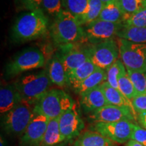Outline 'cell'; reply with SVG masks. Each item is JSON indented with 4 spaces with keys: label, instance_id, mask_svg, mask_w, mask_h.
Listing matches in <instances>:
<instances>
[{
    "label": "cell",
    "instance_id": "obj_1",
    "mask_svg": "<svg viewBox=\"0 0 146 146\" xmlns=\"http://www.w3.org/2000/svg\"><path fill=\"white\" fill-rule=\"evenodd\" d=\"M48 25V18L42 9L25 12L16 18L12 26V39L24 43L39 39L46 33Z\"/></svg>",
    "mask_w": 146,
    "mask_h": 146
},
{
    "label": "cell",
    "instance_id": "obj_2",
    "mask_svg": "<svg viewBox=\"0 0 146 146\" xmlns=\"http://www.w3.org/2000/svg\"><path fill=\"white\" fill-rule=\"evenodd\" d=\"M50 33L54 41L58 45L70 44L85 39L83 26L75 16L65 10L54 18Z\"/></svg>",
    "mask_w": 146,
    "mask_h": 146
},
{
    "label": "cell",
    "instance_id": "obj_3",
    "mask_svg": "<svg viewBox=\"0 0 146 146\" xmlns=\"http://www.w3.org/2000/svg\"><path fill=\"white\" fill-rule=\"evenodd\" d=\"M24 101L35 106L53 84L47 70L24 75L13 83Z\"/></svg>",
    "mask_w": 146,
    "mask_h": 146
},
{
    "label": "cell",
    "instance_id": "obj_4",
    "mask_svg": "<svg viewBox=\"0 0 146 146\" xmlns=\"http://www.w3.org/2000/svg\"><path fill=\"white\" fill-rule=\"evenodd\" d=\"M74 104L71 97L62 89H50L36 102L34 112L54 119L60 117Z\"/></svg>",
    "mask_w": 146,
    "mask_h": 146
},
{
    "label": "cell",
    "instance_id": "obj_5",
    "mask_svg": "<svg viewBox=\"0 0 146 146\" xmlns=\"http://www.w3.org/2000/svg\"><path fill=\"white\" fill-rule=\"evenodd\" d=\"M34 106L23 100L15 108L1 115V127L12 137H21L26 130L34 115Z\"/></svg>",
    "mask_w": 146,
    "mask_h": 146
},
{
    "label": "cell",
    "instance_id": "obj_6",
    "mask_svg": "<svg viewBox=\"0 0 146 146\" xmlns=\"http://www.w3.org/2000/svg\"><path fill=\"white\" fill-rule=\"evenodd\" d=\"M45 65L43 52L36 47L25 48L16 54L5 68V77L14 78L27 71L42 68Z\"/></svg>",
    "mask_w": 146,
    "mask_h": 146
},
{
    "label": "cell",
    "instance_id": "obj_7",
    "mask_svg": "<svg viewBox=\"0 0 146 146\" xmlns=\"http://www.w3.org/2000/svg\"><path fill=\"white\" fill-rule=\"evenodd\" d=\"M120 58L127 70L146 72V43L118 39Z\"/></svg>",
    "mask_w": 146,
    "mask_h": 146
},
{
    "label": "cell",
    "instance_id": "obj_8",
    "mask_svg": "<svg viewBox=\"0 0 146 146\" xmlns=\"http://www.w3.org/2000/svg\"><path fill=\"white\" fill-rule=\"evenodd\" d=\"M135 124L129 120L93 123L90 130L97 131L115 143L123 144L131 139Z\"/></svg>",
    "mask_w": 146,
    "mask_h": 146
},
{
    "label": "cell",
    "instance_id": "obj_9",
    "mask_svg": "<svg viewBox=\"0 0 146 146\" xmlns=\"http://www.w3.org/2000/svg\"><path fill=\"white\" fill-rule=\"evenodd\" d=\"M91 60L98 68L106 71L118 60L119 47L114 39L89 46Z\"/></svg>",
    "mask_w": 146,
    "mask_h": 146
},
{
    "label": "cell",
    "instance_id": "obj_10",
    "mask_svg": "<svg viewBox=\"0 0 146 146\" xmlns=\"http://www.w3.org/2000/svg\"><path fill=\"white\" fill-rule=\"evenodd\" d=\"M138 115L127 107L108 104L88 114L87 120L91 123H114L120 120L136 121Z\"/></svg>",
    "mask_w": 146,
    "mask_h": 146
},
{
    "label": "cell",
    "instance_id": "obj_11",
    "mask_svg": "<svg viewBox=\"0 0 146 146\" xmlns=\"http://www.w3.org/2000/svg\"><path fill=\"white\" fill-rule=\"evenodd\" d=\"M123 24H116L97 19L88 24L84 28L85 39L89 43L97 44L107 40L114 39L119 31L123 28Z\"/></svg>",
    "mask_w": 146,
    "mask_h": 146
},
{
    "label": "cell",
    "instance_id": "obj_12",
    "mask_svg": "<svg viewBox=\"0 0 146 146\" xmlns=\"http://www.w3.org/2000/svg\"><path fill=\"white\" fill-rule=\"evenodd\" d=\"M60 129L66 141L77 138L85 129V123L81 118L76 104L60 116Z\"/></svg>",
    "mask_w": 146,
    "mask_h": 146
},
{
    "label": "cell",
    "instance_id": "obj_13",
    "mask_svg": "<svg viewBox=\"0 0 146 146\" xmlns=\"http://www.w3.org/2000/svg\"><path fill=\"white\" fill-rule=\"evenodd\" d=\"M50 120L44 115L34 112L30 123L20 137L18 146H40Z\"/></svg>",
    "mask_w": 146,
    "mask_h": 146
},
{
    "label": "cell",
    "instance_id": "obj_14",
    "mask_svg": "<svg viewBox=\"0 0 146 146\" xmlns=\"http://www.w3.org/2000/svg\"><path fill=\"white\" fill-rule=\"evenodd\" d=\"M60 56L68 76L71 72L91 59L89 46L83 48L74 47L69 50L68 52L60 54Z\"/></svg>",
    "mask_w": 146,
    "mask_h": 146
},
{
    "label": "cell",
    "instance_id": "obj_15",
    "mask_svg": "<svg viewBox=\"0 0 146 146\" xmlns=\"http://www.w3.org/2000/svg\"><path fill=\"white\" fill-rule=\"evenodd\" d=\"M108 104L100 87H97L80 95V105L83 112L89 114Z\"/></svg>",
    "mask_w": 146,
    "mask_h": 146
},
{
    "label": "cell",
    "instance_id": "obj_16",
    "mask_svg": "<svg viewBox=\"0 0 146 146\" xmlns=\"http://www.w3.org/2000/svg\"><path fill=\"white\" fill-rule=\"evenodd\" d=\"M23 98L14 83L1 85L0 89V112L7 113L23 101Z\"/></svg>",
    "mask_w": 146,
    "mask_h": 146
},
{
    "label": "cell",
    "instance_id": "obj_17",
    "mask_svg": "<svg viewBox=\"0 0 146 146\" xmlns=\"http://www.w3.org/2000/svg\"><path fill=\"white\" fill-rule=\"evenodd\" d=\"M47 72L51 81L54 85L60 88H64L70 85L68 76L66 72L65 67L58 53L54 55L50 60Z\"/></svg>",
    "mask_w": 146,
    "mask_h": 146
},
{
    "label": "cell",
    "instance_id": "obj_18",
    "mask_svg": "<svg viewBox=\"0 0 146 146\" xmlns=\"http://www.w3.org/2000/svg\"><path fill=\"white\" fill-rule=\"evenodd\" d=\"M73 146H116V143L97 131L89 130L76 139Z\"/></svg>",
    "mask_w": 146,
    "mask_h": 146
},
{
    "label": "cell",
    "instance_id": "obj_19",
    "mask_svg": "<svg viewBox=\"0 0 146 146\" xmlns=\"http://www.w3.org/2000/svg\"><path fill=\"white\" fill-rule=\"evenodd\" d=\"M102 91H103L104 96L109 104L118 106L127 107L133 112H135L133 108L132 102L125 97L117 89L111 86L107 81L104 82L100 85ZM136 113V112H135Z\"/></svg>",
    "mask_w": 146,
    "mask_h": 146
},
{
    "label": "cell",
    "instance_id": "obj_20",
    "mask_svg": "<svg viewBox=\"0 0 146 146\" xmlns=\"http://www.w3.org/2000/svg\"><path fill=\"white\" fill-rule=\"evenodd\" d=\"M127 18L118 1H115L104 5L98 19L109 23L124 24Z\"/></svg>",
    "mask_w": 146,
    "mask_h": 146
},
{
    "label": "cell",
    "instance_id": "obj_21",
    "mask_svg": "<svg viewBox=\"0 0 146 146\" xmlns=\"http://www.w3.org/2000/svg\"><path fill=\"white\" fill-rule=\"evenodd\" d=\"M60 117L50 119L40 146H56L65 141L59 125Z\"/></svg>",
    "mask_w": 146,
    "mask_h": 146
},
{
    "label": "cell",
    "instance_id": "obj_22",
    "mask_svg": "<svg viewBox=\"0 0 146 146\" xmlns=\"http://www.w3.org/2000/svg\"><path fill=\"white\" fill-rule=\"evenodd\" d=\"M105 81H106V71L98 68L86 79L74 87V89L76 94L81 95L87 91L99 87Z\"/></svg>",
    "mask_w": 146,
    "mask_h": 146
},
{
    "label": "cell",
    "instance_id": "obj_23",
    "mask_svg": "<svg viewBox=\"0 0 146 146\" xmlns=\"http://www.w3.org/2000/svg\"><path fill=\"white\" fill-rule=\"evenodd\" d=\"M98 68L91 59L88 60L68 74L70 85L73 88L76 87Z\"/></svg>",
    "mask_w": 146,
    "mask_h": 146
},
{
    "label": "cell",
    "instance_id": "obj_24",
    "mask_svg": "<svg viewBox=\"0 0 146 146\" xmlns=\"http://www.w3.org/2000/svg\"><path fill=\"white\" fill-rule=\"evenodd\" d=\"M118 38L137 43H146V27H123L116 35Z\"/></svg>",
    "mask_w": 146,
    "mask_h": 146
},
{
    "label": "cell",
    "instance_id": "obj_25",
    "mask_svg": "<svg viewBox=\"0 0 146 146\" xmlns=\"http://www.w3.org/2000/svg\"><path fill=\"white\" fill-rule=\"evenodd\" d=\"M104 4L101 0H89L88 6L85 13L81 18H77L82 26L88 25L96 21L99 17Z\"/></svg>",
    "mask_w": 146,
    "mask_h": 146
},
{
    "label": "cell",
    "instance_id": "obj_26",
    "mask_svg": "<svg viewBox=\"0 0 146 146\" xmlns=\"http://www.w3.org/2000/svg\"><path fill=\"white\" fill-rule=\"evenodd\" d=\"M126 72L125 65L118 59L106 70V81L114 88L118 89V79Z\"/></svg>",
    "mask_w": 146,
    "mask_h": 146
},
{
    "label": "cell",
    "instance_id": "obj_27",
    "mask_svg": "<svg viewBox=\"0 0 146 146\" xmlns=\"http://www.w3.org/2000/svg\"><path fill=\"white\" fill-rule=\"evenodd\" d=\"M89 0H62L64 10L68 11L77 18H81L86 12Z\"/></svg>",
    "mask_w": 146,
    "mask_h": 146
},
{
    "label": "cell",
    "instance_id": "obj_28",
    "mask_svg": "<svg viewBox=\"0 0 146 146\" xmlns=\"http://www.w3.org/2000/svg\"><path fill=\"white\" fill-rule=\"evenodd\" d=\"M118 90L131 101L139 95L128 75L127 71L118 79Z\"/></svg>",
    "mask_w": 146,
    "mask_h": 146
},
{
    "label": "cell",
    "instance_id": "obj_29",
    "mask_svg": "<svg viewBox=\"0 0 146 146\" xmlns=\"http://www.w3.org/2000/svg\"><path fill=\"white\" fill-rule=\"evenodd\" d=\"M127 18L146 7V0H117Z\"/></svg>",
    "mask_w": 146,
    "mask_h": 146
},
{
    "label": "cell",
    "instance_id": "obj_30",
    "mask_svg": "<svg viewBox=\"0 0 146 146\" xmlns=\"http://www.w3.org/2000/svg\"><path fill=\"white\" fill-rule=\"evenodd\" d=\"M127 71L138 94H146V72L130 70Z\"/></svg>",
    "mask_w": 146,
    "mask_h": 146
},
{
    "label": "cell",
    "instance_id": "obj_31",
    "mask_svg": "<svg viewBox=\"0 0 146 146\" xmlns=\"http://www.w3.org/2000/svg\"><path fill=\"white\" fill-rule=\"evenodd\" d=\"M41 9L45 14L56 18L64 10L62 0H43Z\"/></svg>",
    "mask_w": 146,
    "mask_h": 146
},
{
    "label": "cell",
    "instance_id": "obj_32",
    "mask_svg": "<svg viewBox=\"0 0 146 146\" xmlns=\"http://www.w3.org/2000/svg\"><path fill=\"white\" fill-rule=\"evenodd\" d=\"M123 25L126 27H146V7L129 16Z\"/></svg>",
    "mask_w": 146,
    "mask_h": 146
},
{
    "label": "cell",
    "instance_id": "obj_33",
    "mask_svg": "<svg viewBox=\"0 0 146 146\" xmlns=\"http://www.w3.org/2000/svg\"><path fill=\"white\" fill-rule=\"evenodd\" d=\"M43 0H15L16 8L20 10L33 11L41 9Z\"/></svg>",
    "mask_w": 146,
    "mask_h": 146
},
{
    "label": "cell",
    "instance_id": "obj_34",
    "mask_svg": "<svg viewBox=\"0 0 146 146\" xmlns=\"http://www.w3.org/2000/svg\"><path fill=\"white\" fill-rule=\"evenodd\" d=\"M131 102L137 114L146 112V94L138 95Z\"/></svg>",
    "mask_w": 146,
    "mask_h": 146
},
{
    "label": "cell",
    "instance_id": "obj_35",
    "mask_svg": "<svg viewBox=\"0 0 146 146\" xmlns=\"http://www.w3.org/2000/svg\"><path fill=\"white\" fill-rule=\"evenodd\" d=\"M131 139L135 140L143 146H146V129L137 125H135Z\"/></svg>",
    "mask_w": 146,
    "mask_h": 146
},
{
    "label": "cell",
    "instance_id": "obj_36",
    "mask_svg": "<svg viewBox=\"0 0 146 146\" xmlns=\"http://www.w3.org/2000/svg\"><path fill=\"white\" fill-rule=\"evenodd\" d=\"M138 120L143 128L146 129V112L138 114Z\"/></svg>",
    "mask_w": 146,
    "mask_h": 146
},
{
    "label": "cell",
    "instance_id": "obj_37",
    "mask_svg": "<svg viewBox=\"0 0 146 146\" xmlns=\"http://www.w3.org/2000/svg\"><path fill=\"white\" fill-rule=\"evenodd\" d=\"M125 146H143L141 145V143H139V142L135 141V140L130 139L129 141L127 142Z\"/></svg>",
    "mask_w": 146,
    "mask_h": 146
},
{
    "label": "cell",
    "instance_id": "obj_38",
    "mask_svg": "<svg viewBox=\"0 0 146 146\" xmlns=\"http://www.w3.org/2000/svg\"><path fill=\"white\" fill-rule=\"evenodd\" d=\"M1 146H8L6 141H5V139L3 137L2 135L1 136Z\"/></svg>",
    "mask_w": 146,
    "mask_h": 146
},
{
    "label": "cell",
    "instance_id": "obj_39",
    "mask_svg": "<svg viewBox=\"0 0 146 146\" xmlns=\"http://www.w3.org/2000/svg\"><path fill=\"white\" fill-rule=\"evenodd\" d=\"M101 1H102V2L105 5V4H107V3L113 2V1H117V0H101Z\"/></svg>",
    "mask_w": 146,
    "mask_h": 146
}]
</instances>
